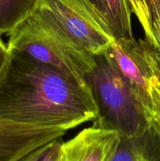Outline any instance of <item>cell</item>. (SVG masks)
I'll list each match as a JSON object with an SVG mask.
<instances>
[{
    "mask_svg": "<svg viewBox=\"0 0 160 161\" xmlns=\"http://www.w3.org/2000/svg\"><path fill=\"white\" fill-rule=\"evenodd\" d=\"M8 50L0 72V117L67 130L97 119L87 83L24 52Z\"/></svg>",
    "mask_w": 160,
    "mask_h": 161,
    "instance_id": "cell-1",
    "label": "cell"
},
{
    "mask_svg": "<svg viewBox=\"0 0 160 161\" xmlns=\"http://www.w3.org/2000/svg\"><path fill=\"white\" fill-rule=\"evenodd\" d=\"M93 57L95 66L85 79L98 110L93 125L115 130L121 138L144 136L149 124L133 90L106 52Z\"/></svg>",
    "mask_w": 160,
    "mask_h": 161,
    "instance_id": "cell-2",
    "label": "cell"
},
{
    "mask_svg": "<svg viewBox=\"0 0 160 161\" xmlns=\"http://www.w3.org/2000/svg\"><path fill=\"white\" fill-rule=\"evenodd\" d=\"M8 49L30 55L72 75L81 83L95 66L93 55L77 46L55 24L37 11L8 34Z\"/></svg>",
    "mask_w": 160,
    "mask_h": 161,
    "instance_id": "cell-3",
    "label": "cell"
},
{
    "mask_svg": "<svg viewBox=\"0 0 160 161\" xmlns=\"http://www.w3.org/2000/svg\"><path fill=\"white\" fill-rule=\"evenodd\" d=\"M36 11L93 56L105 53L115 39L106 24L85 0H41Z\"/></svg>",
    "mask_w": 160,
    "mask_h": 161,
    "instance_id": "cell-4",
    "label": "cell"
},
{
    "mask_svg": "<svg viewBox=\"0 0 160 161\" xmlns=\"http://www.w3.org/2000/svg\"><path fill=\"white\" fill-rule=\"evenodd\" d=\"M106 53L129 83L146 114L150 106L151 86L160 81L155 47L146 39H115Z\"/></svg>",
    "mask_w": 160,
    "mask_h": 161,
    "instance_id": "cell-5",
    "label": "cell"
},
{
    "mask_svg": "<svg viewBox=\"0 0 160 161\" xmlns=\"http://www.w3.org/2000/svg\"><path fill=\"white\" fill-rule=\"evenodd\" d=\"M68 131L61 127H39L0 117V161H17Z\"/></svg>",
    "mask_w": 160,
    "mask_h": 161,
    "instance_id": "cell-6",
    "label": "cell"
},
{
    "mask_svg": "<svg viewBox=\"0 0 160 161\" xmlns=\"http://www.w3.org/2000/svg\"><path fill=\"white\" fill-rule=\"evenodd\" d=\"M120 139L115 130L93 125L61 142L60 161H111Z\"/></svg>",
    "mask_w": 160,
    "mask_h": 161,
    "instance_id": "cell-7",
    "label": "cell"
},
{
    "mask_svg": "<svg viewBox=\"0 0 160 161\" xmlns=\"http://www.w3.org/2000/svg\"><path fill=\"white\" fill-rule=\"evenodd\" d=\"M108 26L114 39H133L129 0H85Z\"/></svg>",
    "mask_w": 160,
    "mask_h": 161,
    "instance_id": "cell-8",
    "label": "cell"
},
{
    "mask_svg": "<svg viewBox=\"0 0 160 161\" xmlns=\"http://www.w3.org/2000/svg\"><path fill=\"white\" fill-rule=\"evenodd\" d=\"M111 161H160L150 130L135 138H121Z\"/></svg>",
    "mask_w": 160,
    "mask_h": 161,
    "instance_id": "cell-9",
    "label": "cell"
},
{
    "mask_svg": "<svg viewBox=\"0 0 160 161\" xmlns=\"http://www.w3.org/2000/svg\"><path fill=\"white\" fill-rule=\"evenodd\" d=\"M41 0H0V38L32 15ZM2 39V38H1Z\"/></svg>",
    "mask_w": 160,
    "mask_h": 161,
    "instance_id": "cell-10",
    "label": "cell"
},
{
    "mask_svg": "<svg viewBox=\"0 0 160 161\" xmlns=\"http://www.w3.org/2000/svg\"><path fill=\"white\" fill-rule=\"evenodd\" d=\"M150 99V106L146 116L149 124V130L160 160V81L154 83L151 86Z\"/></svg>",
    "mask_w": 160,
    "mask_h": 161,
    "instance_id": "cell-11",
    "label": "cell"
},
{
    "mask_svg": "<svg viewBox=\"0 0 160 161\" xmlns=\"http://www.w3.org/2000/svg\"><path fill=\"white\" fill-rule=\"evenodd\" d=\"M132 13L137 18L144 30V39L151 42L156 50V42L152 28L151 0H129Z\"/></svg>",
    "mask_w": 160,
    "mask_h": 161,
    "instance_id": "cell-12",
    "label": "cell"
},
{
    "mask_svg": "<svg viewBox=\"0 0 160 161\" xmlns=\"http://www.w3.org/2000/svg\"><path fill=\"white\" fill-rule=\"evenodd\" d=\"M61 139L47 143L17 161H53L59 155Z\"/></svg>",
    "mask_w": 160,
    "mask_h": 161,
    "instance_id": "cell-13",
    "label": "cell"
},
{
    "mask_svg": "<svg viewBox=\"0 0 160 161\" xmlns=\"http://www.w3.org/2000/svg\"><path fill=\"white\" fill-rule=\"evenodd\" d=\"M152 28L156 42V51L160 66V0H151Z\"/></svg>",
    "mask_w": 160,
    "mask_h": 161,
    "instance_id": "cell-14",
    "label": "cell"
},
{
    "mask_svg": "<svg viewBox=\"0 0 160 161\" xmlns=\"http://www.w3.org/2000/svg\"><path fill=\"white\" fill-rule=\"evenodd\" d=\"M8 56H9V50H8L7 46L5 45L0 38V72L6 64Z\"/></svg>",
    "mask_w": 160,
    "mask_h": 161,
    "instance_id": "cell-15",
    "label": "cell"
},
{
    "mask_svg": "<svg viewBox=\"0 0 160 161\" xmlns=\"http://www.w3.org/2000/svg\"><path fill=\"white\" fill-rule=\"evenodd\" d=\"M59 153H60V152H59ZM53 161H60V157H59V155H58V157H56V158L55 159V160H53Z\"/></svg>",
    "mask_w": 160,
    "mask_h": 161,
    "instance_id": "cell-16",
    "label": "cell"
}]
</instances>
